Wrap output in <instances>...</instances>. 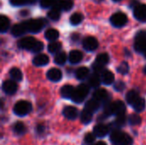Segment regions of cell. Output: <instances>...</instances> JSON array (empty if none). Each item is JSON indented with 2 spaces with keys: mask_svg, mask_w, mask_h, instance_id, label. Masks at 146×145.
<instances>
[{
  "mask_svg": "<svg viewBox=\"0 0 146 145\" xmlns=\"http://www.w3.org/2000/svg\"><path fill=\"white\" fill-rule=\"evenodd\" d=\"M94 145H107L106 144V143H104V142H98V143H97L96 144Z\"/></svg>",
  "mask_w": 146,
  "mask_h": 145,
  "instance_id": "cell-50",
  "label": "cell"
},
{
  "mask_svg": "<svg viewBox=\"0 0 146 145\" xmlns=\"http://www.w3.org/2000/svg\"><path fill=\"white\" fill-rule=\"evenodd\" d=\"M9 3L14 6H21L27 3V0H9Z\"/></svg>",
  "mask_w": 146,
  "mask_h": 145,
  "instance_id": "cell-44",
  "label": "cell"
},
{
  "mask_svg": "<svg viewBox=\"0 0 146 145\" xmlns=\"http://www.w3.org/2000/svg\"><path fill=\"white\" fill-rule=\"evenodd\" d=\"M44 37L47 40L54 42L59 38V32L56 29L50 28V29L46 30V32H44Z\"/></svg>",
  "mask_w": 146,
  "mask_h": 145,
  "instance_id": "cell-23",
  "label": "cell"
},
{
  "mask_svg": "<svg viewBox=\"0 0 146 145\" xmlns=\"http://www.w3.org/2000/svg\"><path fill=\"white\" fill-rule=\"evenodd\" d=\"M71 38H72V40H73V41H77V40L79 39V34H77V33H74V34H72Z\"/></svg>",
  "mask_w": 146,
  "mask_h": 145,
  "instance_id": "cell-47",
  "label": "cell"
},
{
  "mask_svg": "<svg viewBox=\"0 0 146 145\" xmlns=\"http://www.w3.org/2000/svg\"><path fill=\"white\" fill-rule=\"evenodd\" d=\"M23 22L25 24L27 32L33 33L40 32L46 23V21L44 19H31Z\"/></svg>",
  "mask_w": 146,
  "mask_h": 145,
  "instance_id": "cell-3",
  "label": "cell"
},
{
  "mask_svg": "<svg viewBox=\"0 0 146 145\" xmlns=\"http://www.w3.org/2000/svg\"><path fill=\"white\" fill-rule=\"evenodd\" d=\"M49 61L50 59L48 56H46L45 54H39L33 58V62L37 67H42V66L47 65L49 63Z\"/></svg>",
  "mask_w": 146,
  "mask_h": 145,
  "instance_id": "cell-18",
  "label": "cell"
},
{
  "mask_svg": "<svg viewBox=\"0 0 146 145\" xmlns=\"http://www.w3.org/2000/svg\"><path fill=\"white\" fill-rule=\"evenodd\" d=\"M114 2H120V1H121V0H113Z\"/></svg>",
  "mask_w": 146,
  "mask_h": 145,
  "instance_id": "cell-53",
  "label": "cell"
},
{
  "mask_svg": "<svg viewBox=\"0 0 146 145\" xmlns=\"http://www.w3.org/2000/svg\"><path fill=\"white\" fill-rule=\"evenodd\" d=\"M61 48H62V44L60 42H56V41L51 42L48 45V50H49V52H50L52 54H55V53L57 54V53H59Z\"/></svg>",
  "mask_w": 146,
  "mask_h": 145,
  "instance_id": "cell-30",
  "label": "cell"
},
{
  "mask_svg": "<svg viewBox=\"0 0 146 145\" xmlns=\"http://www.w3.org/2000/svg\"><path fill=\"white\" fill-rule=\"evenodd\" d=\"M74 91V88L70 85H65L61 88V95L63 98H71Z\"/></svg>",
  "mask_w": 146,
  "mask_h": 145,
  "instance_id": "cell-21",
  "label": "cell"
},
{
  "mask_svg": "<svg viewBox=\"0 0 146 145\" xmlns=\"http://www.w3.org/2000/svg\"><path fill=\"white\" fill-rule=\"evenodd\" d=\"M117 71H118L120 73H121V74H126V73H127L128 71H129V66H128L127 62H121V63L118 66Z\"/></svg>",
  "mask_w": 146,
  "mask_h": 145,
  "instance_id": "cell-39",
  "label": "cell"
},
{
  "mask_svg": "<svg viewBox=\"0 0 146 145\" xmlns=\"http://www.w3.org/2000/svg\"><path fill=\"white\" fill-rule=\"evenodd\" d=\"M9 75L12 78L13 80L15 81H21L22 79V73L21 71L17 68H13L9 71Z\"/></svg>",
  "mask_w": 146,
  "mask_h": 145,
  "instance_id": "cell-28",
  "label": "cell"
},
{
  "mask_svg": "<svg viewBox=\"0 0 146 145\" xmlns=\"http://www.w3.org/2000/svg\"><path fill=\"white\" fill-rule=\"evenodd\" d=\"M143 55H144V56L146 57V47H145V50H144V52H143Z\"/></svg>",
  "mask_w": 146,
  "mask_h": 145,
  "instance_id": "cell-51",
  "label": "cell"
},
{
  "mask_svg": "<svg viewBox=\"0 0 146 145\" xmlns=\"http://www.w3.org/2000/svg\"><path fill=\"white\" fill-rule=\"evenodd\" d=\"M144 73H145L146 74V66L145 67V68H144Z\"/></svg>",
  "mask_w": 146,
  "mask_h": 145,
  "instance_id": "cell-52",
  "label": "cell"
},
{
  "mask_svg": "<svg viewBox=\"0 0 146 145\" xmlns=\"http://www.w3.org/2000/svg\"><path fill=\"white\" fill-rule=\"evenodd\" d=\"M26 32H27V29H26V26H25L24 22L15 24V25H14V26L11 28V34H12L13 36H15V37L21 36V35H23Z\"/></svg>",
  "mask_w": 146,
  "mask_h": 145,
  "instance_id": "cell-19",
  "label": "cell"
},
{
  "mask_svg": "<svg viewBox=\"0 0 146 145\" xmlns=\"http://www.w3.org/2000/svg\"><path fill=\"white\" fill-rule=\"evenodd\" d=\"M43 48H44V44H43L42 42H40V41H38L32 51H33V52H35V53L40 52V51L43 50Z\"/></svg>",
  "mask_w": 146,
  "mask_h": 145,
  "instance_id": "cell-45",
  "label": "cell"
},
{
  "mask_svg": "<svg viewBox=\"0 0 146 145\" xmlns=\"http://www.w3.org/2000/svg\"><path fill=\"white\" fill-rule=\"evenodd\" d=\"M80 120L84 124H88L92 120V113L84 109V110L81 112V115H80Z\"/></svg>",
  "mask_w": 146,
  "mask_h": 145,
  "instance_id": "cell-31",
  "label": "cell"
},
{
  "mask_svg": "<svg viewBox=\"0 0 146 145\" xmlns=\"http://www.w3.org/2000/svg\"><path fill=\"white\" fill-rule=\"evenodd\" d=\"M92 68H93V70H94V72L96 73H98V74H99V73H104L105 71H104V66L103 65H100V64H98V62H94L93 64H92Z\"/></svg>",
  "mask_w": 146,
  "mask_h": 145,
  "instance_id": "cell-40",
  "label": "cell"
},
{
  "mask_svg": "<svg viewBox=\"0 0 146 145\" xmlns=\"http://www.w3.org/2000/svg\"><path fill=\"white\" fill-rule=\"evenodd\" d=\"M126 122H127V116H126L125 114H122V115H119L116 116L115 125L117 127H121V126H125Z\"/></svg>",
  "mask_w": 146,
  "mask_h": 145,
  "instance_id": "cell-36",
  "label": "cell"
},
{
  "mask_svg": "<svg viewBox=\"0 0 146 145\" xmlns=\"http://www.w3.org/2000/svg\"><path fill=\"white\" fill-rule=\"evenodd\" d=\"M146 47V31H140L137 33L134 42V49L137 52L143 54Z\"/></svg>",
  "mask_w": 146,
  "mask_h": 145,
  "instance_id": "cell-6",
  "label": "cell"
},
{
  "mask_svg": "<svg viewBox=\"0 0 146 145\" xmlns=\"http://www.w3.org/2000/svg\"><path fill=\"white\" fill-rule=\"evenodd\" d=\"M93 98L96 99L97 101L98 102H105L106 103H108V100H109V93L108 91L105 90V89H103V88H100V89H98L96 90L94 92H93Z\"/></svg>",
  "mask_w": 146,
  "mask_h": 145,
  "instance_id": "cell-12",
  "label": "cell"
},
{
  "mask_svg": "<svg viewBox=\"0 0 146 145\" xmlns=\"http://www.w3.org/2000/svg\"><path fill=\"white\" fill-rule=\"evenodd\" d=\"M66 61H67V55L63 51L59 52L55 56L54 62L58 65H63L66 62Z\"/></svg>",
  "mask_w": 146,
  "mask_h": 145,
  "instance_id": "cell-32",
  "label": "cell"
},
{
  "mask_svg": "<svg viewBox=\"0 0 146 145\" xmlns=\"http://www.w3.org/2000/svg\"><path fill=\"white\" fill-rule=\"evenodd\" d=\"M47 78L52 82H58L62 79V73L58 68H50L47 72Z\"/></svg>",
  "mask_w": 146,
  "mask_h": 145,
  "instance_id": "cell-13",
  "label": "cell"
},
{
  "mask_svg": "<svg viewBox=\"0 0 146 145\" xmlns=\"http://www.w3.org/2000/svg\"><path fill=\"white\" fill-rule=\"evenodd\" d=\"M110 140L115 145H133L132 138L120 130H114L110 134Z\"/></svg>",
  "mask_w": 146,
  "mask_h": 145,
  "instance_id": "cell-2",
  "label": "cell"
},
{
  "mask_svg": "<svg viewBox=\"0 0 146 145\" xmlns=\"http://www.w3.org/2000/svg\"><path fill=\"white\" fill-rule=\"evenodd\" d=\"M133 15L134 17L142 22L146 21V4L139 3L133 9Z\"/></svg>",
  "mask_w": 146,
  "mask_h": 145,
  "instance_id": "cell-9",
  "label": "cell"
},
{
  "mask_svg": "<svg viewBox=\"0 0 146 145\" xmlns=\"http://www.w3.org/2000/svg\"><path fill=\"white\" fill-rule=\"evenodd\" d=\"M75 75L78 79H85L89 75V69L86 67H80L76 70Z\"/></svg>",
  "mask_w": 146,
  "mask_h": 145,
  "instance_id": "cell-27",
  "label": "cell"
},
{
  "mask_svg": "<svg viewBox=\"0 0 146 145\" xmlns=\"http://www.w3.org/2000/svg\"><path fill=\"white\" fill-rule=\"evenodd\" d=\"M95 138H96V136L94 135V133H87L86 136H85V138H84V141L86 144H92L94 143L95 141Z\"/></svg>",
  "mask_w": 146,
  "mask_h": 145,
  "instance_id": "cell-42",
  "label": "cell"
},
{
  "mask_svg": "<svg viewBox=\"0 0 146 145\" xmlns=\"http://www.w3.org/2000/svg\"><path fill=\"white\" fill-rule=\"evenodd\" d=\"M36 1H37V0H27V3H30V4H32V3H34Z\"/></svg>",
  "mask_w": 146,
  "mask_h": 145,
  "instance_id": "cell-49",
  "label": "cell"
},
{
  "mask_svg": "<svg viewBox=\"0 0 146 145\" xmlns=\"http://www.w3.org/2000/svg\"><path fill=\"white\" fill-rule=\"evenodd\" d=\"M109 60H110V57H109V55L107 53H101L97 56L96 62H98L100 65L104 66L109 62Z\"/></svg>",
  "mask_w": 146,
  "mask_h": 145,
  "instance_id": "cell-34",
  "label": "cell"
},
{
  "mask_svg": "<svg viewBox=\"0 0 146 145\" xmlns=\"http://www.w3.org/2000/svg\"><path fill=\"white\" fill-rule=\"evenodd\" d=\"M100 108V102L97 101L96 99L92 98L89 101L86 102V103L85 104V109L88 110L91 113H95L97 110H98V109Z\"/></svg>",
  "mask_w": 146,
  "mask_h": 145,
  "instance_id": "cell-20",
  "label": "cell"
},
{
  "mask_svg": "<svg viewBox=\"0 0 146 145\" xmlns=\"http://www.w3.org/2000/svg\"><path fill=\"white\" fill-rule=\"evenodd\" d=\"M38 40L36 38H34L33 37H25L23 38H21L18 43L17 45L20 49H23V50H33V49L34 48L35 44H37Z\"/></svg>",
  "mask_w": 146,
  "mask_h": 145,
  "instance_id": "cell-8",
  "label": "cell"
},
{
  "mask_svg": "<svg viewBox=\"0 0 146 145\" xmlns=\"http://www.w3.org/2000/svg\"><path fill=\"white\" fill-rule=\"evenodd\" d=\"M93 133L98 138L105 137L109 133V127L104 124H98L93 128Z\"/></svg>",
  "mask_w": 146,
  "mask_h": 145,
  "instance_id": "cell-14",
  "label": "cell"
},
{
  "mask_svg": "<svg viewBox=\"0 0 146 145\" xmlns=\"http://www.w3.org/2000/svg\"><path fill=\"white\" fill-rule=\"evenodd\" d=\"M56 1V0H40V6L44 9H47L54 5Z\"/></svg>",
  "mask_w": 146,
  "mask_h": 145,
  "instance_id": "cell-41",
  "label": "cell"
},
{
  "mask_svg": "<svg viewBox=\"0 0 146 145\" xmlns=\"http://www.w3.org/2000/svg\"><path fill=\"white\" fill-rule=\"evenodd\" d=\"M125 111H126L125 103L121 100H117L112 103H107L104 108V113L106 115H115L117 116L119 115L125 114Z\"/></svg>",
  "mask_w": 146,
  "mask_h": 145,
  "instance_id": "cell-1",
  "label": "cell"
},
{
  "mask_svg": "<svg viewBox=\"0 0 146 145\" xmlns=\"http://www.w3.org/2000/svg\"><path fill=\"white\" fill-rule=\"evenodd\" d=\"M140 98L139 93L135 91H130L127 93V96H126V99H127V102L129 105H133Z\"/></svg>",
  "mask_w": 146,
  "mask_h": 145,
  "instance_id": "cell-22",
  "label": "cell"
},
{
  "mask_svg": "<svg viewBox=\"0 0 146 145\" xmlns=\"http://www.w3.org/2000/svg\"><path fill=\"white\" fill-rule=\"evenodd\" d=\"M111 24L115 27H121L127 22V16L122 12H117L110 17Z\"/></svg>",
  "mask_w": 146,
  "mask_h": 145,
  "instance_id": "cell-7",
  "label": "cell"
},
{
  "mask_svg": "<svg viewBox=\"0 0 146 145\" xmlns=\"http://www.w3.org/2000/svg\"><path fill=\"white\" fill-rule=\"evenodd\" d=\"M2 88L4 93H6L7 95H13L16 92L18 86L15 80H5L3 83Z\"/></svg>",
  "mask_w": 146,
  "mask_h": 145,
  "instance_id": "cell-11",
  "label": "cell"
},
{
  "mask_svg": "<svg viewBox=\"0 0 146 145\" xmlns=\"http://www.w3.org/2000/svg\"><path fill=\"white\" fill-rule=\"evenodd\" d=\"M83 20V15L80 13H74L71 16H70V23L74 26L79 25Z\"/></svg>",
  "mask_w": 146,
  "mask_h": 145,
  "instance_id": "cell-33",
  "label": "cell"
},
{
  "mask_svg": "<svg viewBox=\"0 0 146 145\" xmlns=\"http://www.w3.org/2000/svg\"><path fill=\"white\" fill-rule=\"evenodd\" d=\"M37 131H38V133L44 132V126L43 125H38V128H37Z\"/></svg>",
  "mask_w": 146,
  "mask_h": 145,
  "instance_id": "cell-46",
  "label": "cell"
},
{
  "mask_svg": "<svg viewBox=\"0 0 146 145\" xmlns=\"http://www.w3.org/2000/svg\"><path fill=\"white\" fill-rule=\"evenodd\" d=\"M83 59V54L81 51L74 50H72L68 55V61L72 64H77Z\"/></svg>",
  "mask_w": 146,
  "mask_h": 145,
  "instance_id": "cell-17",
  "label": "cell"
},
{
  "mask_svg": "<svg viewBox=\"0 0 146 145\" xmlns=\"http://www.w3.org/2000/svg\"><path fill=\"white\" fill-rule=\"evenodd\" d=\"M14 113L18 116H25L32 111V104L27 101H19L14 106Z\"/></svg>",
  "mask_w": 146,
  "mask_h": 145,
  "instance_id": "cell-5",
  "label": "cell"
},
{
  "mask_svg": "<svg viewBox=\"0 0 146 145\" xmlns=\"http://www.w3.org/2000/svg\"><path fill=\"white\" fill-rule=\"evenodd\" d=\"M125 87H126L125 83L122 82V81H118V82H116V83L115 84V85H114V88H115V91H123V90L125 89Z\"/></svg>",
  "mask_w": 146,
  "mask_h": 145,
  "instance_id": "cell-43",
  "label": "cell"
},
{
  "mask_svg": "<svg viewBox=\"0 0 146 145\" xmlns=\"http://www.w3.org/2000/svg\"><path fill=\"white\" fill-rule=\"evenodd\" d=\"M9 25H10L9 19L7 16L2 15L0 16V32H7V30L9 28Z\"/></svg>",
  "mask_w": 146,
  "mask_h": 145,
  "instance_id": "cell-25",
  "label": "cell"
},
{
  "mask_svg": "<svg viewBox=\"0 0 146 145\" xmlns=\"http://www.w3.org/2000/svg\"><path fill=\"white\" fill-rule=\"evenodd\" d=\"M20 14H21V15H22V16H26V15H27L29 14V12H28V10L24 9V10H21Z\"/></svg>",
  "mask_w": 146,
  "mask_h": 145,
  "instance_id": "cell-48",
  "label": "cell"
},
{
  "mask_svg": "<svg viewBox=\"0 0 146 145\" xmlns=\"http://www.w3.org/2000/svg\"><path fill=\"white\" fill-rule=\"evenodd\" d=\"M88 93H89L88 85H85V84H81L74 89V94L72 96L71 99L73 100V102H74L76 103H80L85 100V98L87 97Z\"/></svg>",
  "mask_w": 146,
  "mask_h": 145,
  "instance_id": "cell-4",
  "label": "cell"
},
{
  "mask_svg": "<svg viewBox=\"0 0 146 145\" xmlns=\"http://www.w3.org/2000/svg\"><path fill=\"white\" fill-rule=\"evenodd\" d=\"M63 115L68 120H74L78 116V109L73 106H67L63 109Z\"/></svg>",
  "mask_w": 146,
  "mask_h": 145,
  "instance_id": "cell-15",
  "label": "cell"
},
{
  "mask_svg": "<svg viewBox=\"0 0 146 145\" xmlns=\"http://www.w3.org/2000/svg\"><path fill=\"white\" fill-rule=\"evenodd\" d=\"M74 6L73 0H56L55 3V7L58 8L60 10H70Z\"/></svg>",
  "mask_w": 146,
  "mask_h": 145,
  "instance_id": "cell-16",
  "label": "cell"
},
{
  "mask_svg": "<svg viewBox=\"0 0 146 145\" xmlns=\"http://www.w3.org/2000/svg\"><path fill=\"white\" fill-rule=\"evenodd\" d=\"M47 16L51 20V21H58L60 19L61 16V13H60V9L56 7H54L53 9H51L48 14Z\"/></svg>",
  "mask_w": 146,
  "mask_h": 145,
  "instance_id": "cell-29",
  "label": "cell"
},
{
  "mask_svg": "<svg viewBox=\"0 0 146 145\" xmlns=\"http://www.w3.org/2000/svg\"><path fill=\"white\" fill-rule=\"evenodd\" d=\"M132 107L133 108V109L135 111H137V112H142L145 109V99H143V98L140 97Z\"/></svg>",
  "mask_w": 146,
  "mask_h": 145,
  "instance_id": "cell-35",
  "label": "cell"
},
{
  "mask_svg": "<svg viewBox=\"0 0 146 145\" xmlns=\"http://www.w3.org/2000/svg\"><path fill=\"white\" fill-rule=\"evenodd\" d=\"M82 44H83L84 49L88 51H93L98 47V42L97 38L92 36L86 37L82 42Z\"/></svg>",
  "mask_w": 146,
  "mask_h": 145,
  "instance_id": "cell-10",
  "label": "cell"
},
{
  "mask_svg": "<svg viewBox=\"0 0 146 145\" xmlns=\"http://www.w3.org/2000/svg\"><path fill=\"white\" fill-rule=\"evenodd\" d=\"M101 83V79H100V77L98 73H94L93 74H92L89 79H88V85L91 86V87H93V88H96V87H98L99 85Z\"/></svg>",
  "mask_w": 146,
  "mask_h": 145,
  "instance_id": "cell-26",
  "label": "cell"
},
{
  "mask_svg": "<svg viewBox=\"0 0 146 145\" xmlns=\"http://www.w3.org/2000/svg\"><path fill=\"white\" fill-rule=\"evenodd\" d=\"M98 1H102V0H98Z\"/></svg>",
  "mask_w": 146,
  "mask_h": 145,
  "instance_id": "cell-54",
  "label": "cell"
},
{
  "mask_svg": "<svg viewBox=\"0 0 146 145\" xmlns=\"http://www.w3.org/2000/svg\"><path fill=\"white\" fill-rule=\"evenodd\" d=\"M128 121L132 126H137V125H139L141 123V118H140L139 115H138L136 114H133V115H130V117L128 119Z\"/></svg>",
  "mask_w": 146,
  "mask_h": 145,
  "instance_id": "cell-38",
  "label": "cell"
},
{
  "mask_svg": "<svg viewBox=\"0 0 146 145\" xmlns=\"http://www.w3.org/2000/svg\"><path fill=\"white\" fill-rule=\"evenodd\" d=\"M102 81L104 85H111L115 81V75L110 71H105L102 74Z\"/></svg>",
  "mask_w": 146,
  "mask_h": 145,
  "instance_id": "cell-24",
  "label": "cell"
},
{
  "mask_svg": "<svg viewBox=\"0 0 146 145\" xmlns=\"http://www.w3.org/2000/svg\"><path fill=\"white\" fill-rule=\"evenodd\" d=\"M14 132L17 135H22L26 132V126L22 122H17L14 126Z\"/></svg>",
  "mask_w": 146,
  "mask_h": 145,
  "instance_id": "cell-37",
  "label": "cell"
}]
</instances>
